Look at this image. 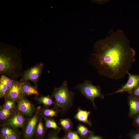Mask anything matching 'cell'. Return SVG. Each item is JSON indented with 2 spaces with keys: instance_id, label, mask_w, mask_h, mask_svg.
<instances>
[{
  "instance_id": "cell-11",
  "label": "cell",
  "mask_w": 139,
  "mask_h": 139,
  "mask_svg": "<svg viewBox=\"0 0 139 139\" xmlns=\"http://www.w3.org/2000/svg\"><path fill=\"white\" fill-rule=\"evenodd\" d=\"M25 124V119L23 116L18 113L12 116L8 120L7 124L13 128L23 127Z\"/></svg>"
},
{
  "instance_id": "cell-30",
  "label": "cell",
  "mask_w": 139,
  "mask_h": 139,
  "mask_svg": "<svg viewBox=\"0 0 139 139\" xmlns=\"http://www.w3.org/2000/svg\"><path fill=\"white\" fill-rule=\"evenodd\" d=\"M134 119V122L138 127H139V112L137 114Z\"/></svg>"
},
{
  "instance_id": "cell-9",
  "label": "cell",
  "mask_w": 139,
  "mask_h": 139,
  "mask_svg": "<svg viewBox=\"0 0 139 139\" xmlns=\"http://www.w3.org/2000/svg\"><path fill=\"white\" fill-rule=\"evenodd\" d=\"M38 118V112H36L28 121L24 132V136L26 138L30 139L33 136Z\"/></svg>"
},
{
  "instance_id": "cell-1",
  "label": "cell",
  "mask_w": 139,
  "mask_h": 139,
  "mask_svg": "<svg viewBox=\"0 0 139 139\" xmlns=\"http://www.w3.org/2000/svg\"><path fill=\"white\" fill-rule=\"evenodd\" d=\"M135 54L123 31L118 30L95 42L91 61L100 75L119 80L129 72Z\"/></svg>"
},
{
  "instance_id": "cell-17",
  "label": "cell",
  "mask_w": 139,
  "mask_h": 139,
  "mask_svg": "<svg viewBox=\"0 0 139 139\" xmlns=\"http://www.w3.org/2000/svg\"><path fill=\"white\" fill-rule=\"evenodd\" d=\"M59 124L65 132L72 130L73 128V125L72 121L69 118L61 119Z\"/></svg>"
},
{
  "instance_id": "cell-8",
  "label": "cell",
  "mask_w": 139,
  "mask_h": 139,
  "mask_svg": "<svg viewBox=\"0 0 139 139\" xmlns=\"http://www.w3.org/2000/svg\"><path fill=\"white\" fill-rule=\"evenodd\" d=\"M18 109L26 116H30L33 112L34 108L31 103L23 97L18 101Z\"/></svg>"
},
{
  "instance_id": "cell-4",
  "label": "cell",
  "mask_w": 139,
  "mask_h": 139,
  "mask_svg": "<svg viewBox=\"0 0 139 139\" xmlns=\"http://www.w3.org/2000/svg\"><path fill=\"white\" fill-rule=\"evenodd\" d=\"M74 88L79 90L86 98L91 101L95 108L96 106L94 102V99L97 98L103 99L104 98V95L101 93L100 86L94 85L89 80H85L83 83L77 84Z\"/></svg>"
},
{
  "instance_id": "cell-5",
  "label": "cell",
  "mask_w": 139,
  "mask_h": 139,
  "mask_svg": "<svg viewBox=\"0 0 139 139\" xmlns=\"http://www.w3.org/2000/svg\"><path fill=\"white\" fill-rule=\"evenodd\" d=\"M44 67L43 64L40 63L27 69L22 74L21 81L29 80L37 84Z\"/></svg>"
},
{
  "instance_id": "cell-32",
  "label": "cell",
  "mask_w": 139,
  "mask_h": 139,
  "mask_svg": "<svg viewBox=\"0 0 139 139\" xmlns=\"http://www.w3.org/2000/svg\"><path fill=\"white\" fill-rule=\"evenodd\" d=\"M63 137V139H67L64 136V137Z\"/></svg>"
},
{
  "instance_id": "cell-18",
  "label": "cell",
  "mask_w": 139,
  "mask_h": 139,
  "mask_svg": "<svg viewBox=\"0 0 139 139\" xmlns=\"http://www.w3.org/2000/svg\"><path fill=\"white\" fill-rule=\"evenodd\" d=\"M36 99L38 101L46 106H50L55 104L54 101L49 95L41 97Z\"/></svg>"
},
{
  "instance_id": "cell-14",
  "label": "cell",
  "mask_w": 139,
  "mask_h": 139,
  "mask_svg": "<svg viewBox=\"0 0 139 139\" xmlns=\"http://www.w3.org/2000/svg\"><path fill=\"white\" fill-rule=\"evenodd\" d=\"M15 129L6 126L3 127L1 130V139L6 138L12 135H18V132Z\"/></svg>"
},
{
  "instance_id": "cell-16",
  "label": "cell",
  "mask_w": 139,
  "mask_h": 139,
  "mask_svg": "<svg viewBox=\"0 0 139 139\" xmlns=\"http://www.w3.org/2000/svg\"><path fill=\"white\" fill-rule=\"evenodd\" d=\"M44 119L46 128L53 129L56 133L59 132L61 129V128L58 125L54 120L47 117H44Z\"/></svg>"
},
{
  "instance_id": "cell-3",
  "label": "cell",
  "mask_w": 139,
  "mask_h": 139,
  "mask_svg": "<svg viewBox=\"0 0 139 139\" xmlns=\"http://www.w3.org/2000/svg\"><path fill=\"white\" fill-rule=\"evenodd\" d=\"M52 95L55 99V106L61 108L63 113L67 111L73 105L75 93L69 89L66 81L59 87L54 88Z\"/></svg>"
},
{
  "instance_id": "cell-6",
  "label": "cell",
  "mask_w": 139,
  "mask_h": 139,
  "mask_svg": "<svg viewBox=\"0 0 139 139\" xmlns=\"http://www.w3.org/2000/svg\"><path fill=\"white\" fill-rule=\"evenodd\" d=\"M128 80L127 82L122 85L121 87L116 91L108 95H111L118 93H123L127 92L130 95L132 90L139 84V74H133L128 72Z\"/></svg>"
},
{
  "instance_id": "cell-20",
  "label": "cell",
  "mask_w": 139,
  "mask_h": 139,
  "mask_svg": "<svg viewBox=\"0 0 139 139\" xmlns=\"http://www.w3.org/2000/svg\"><path fill=\"white\" fill-rule=\"evenodd\" d=\"M14 81L4 75H1L0 78V83L7 86L8 89L12 85Z\"/></svg>"
},
{
  "instance_id": "cell-12",
  "label": "cell",
  "mask_w": 139,
  "mask_h": 139,
  "mask_svg": "<svg viewBox=\"0 0 139 139\" xmlns=\"http://www.w3.org/2000/svg\"><path fill=\"white\" fill-rule=\"evenodd\" d=\"M90 113V111L83 110L80 108H78L77 112L74 118L79 121L84 123L90 126H91L92 122L88 119V116Z\"/></svg>"
},
{
  "instance_id": "cell-28",
  "label": "cell",
  "mask_w": 139,
  "mask_h": 139,
  "mask_svg": "<svg viewBox=\"0 0 139 139\" xmlns=\"http://www.w3.org/2000/svg\"><path fill=\"white\" fill-rule=\"evenodd\" d=\"M86 139H104V138L101 136L94 135L93 133L90 134Z\"/></svg>"
},
{
  "instance_id": "cell-29",
  "label": "cell",
  "mask_w": 139,
  "mask_h": 139,
  "mask_svg": "<svg viewBox=\"0 0 139 139\" xmlns=\"http://www.w3.org/2000/svg\"><path fill=\"white\" fill-rule=\"evenodd\" d=\"M47 139H63V137L60 138L57 135V133H51L48 135Z\"/></svg>"
},
{
  "instance_id": "cell-21",
  "label": "cell",
  "mask_w": 139,
  "mask_h": 139,
  "mask_svg": "<svg viewBox=\"0 0 139 139\" xmlns=\"http://www.w3.org/2000/svg\"><path fill=\"white\" fill-rule=\"evenodd\" d=\"M42 113L43 115L47 118L57 116L58 111L53 109L46 108L43 110Z\"/></svg>"
},
{
  "instance_id": "cell-19",
  "label": "cell",
  "mask_w": 139,
  "mask_h": 139,
  "mask_svg": "<svg viewBox=\"0 0 139 139\" xmlns=\"http://www.w3.org/2000/svg\"><path fill=\"white\" fill-rule=\"evenodd\" d=\"M13 113L12 110L7 109L3 106H1L0 108V119L1 120L7 119L13 115Z\"/></svg>"
},
{
  "instance_id": "cell-15",
  "label": "cell",
  "mask_w": 139,
  "mask_h": 139,
  "mask_svg": "<svg viewBox=\"0 0 139 139\" xmlns=\"http://www.w3.org/2000/svg\"><path fill=\"white\" fill-rule=\"evenodd\" d=\"M77 132L82 139H86L90 134L93 132L90 131L84 125L79 124L77 127Z\"/></svg>"
},
{
  "instance_id": "cell-24",
  "label": "cell",
  "mask_w": 139,
  "mask_h": 139,
  "mask_svg": "<svg viewBox=\"0 0 139 139\" xmlns=\"http://www.w3.org/2000/svg\"><path fill=\"white\" fill-rule=\"evenodd\" d=\"M3 106L6 109H7L12 110L15 106L14 101L6 99Z\"/></svg>"
},
{
  "instance_id": "cell-26",
  "label": "cell",
  "mask_w": 139,
  "mask_h": 139,
  "mask_svg": "<svg viewBox=\"0 0 139 139\" xmlns=\"http://www.w3.org/2000/svg\"><path fill=\"white\" fill-rule=\"evenodd\" d=\"M130 95L139 99V84L132 90Z\"/></svg>"
},
{
  "instance_id": "cell-25",
  "label": "cell",
  "mask_w": 139,
  "mask_h": 139,
  "mask_svg": "<svg viewBox=\"0 0 139 139\" xmlns=\"http://www.w3.org/2000/svg\"><path fill=\"white\" fill-rule=\"evenodd\" d=\"M8 89V88L6 85L0 83V97L5 96Z\"/></svg>"
},
{
  "instance_id": "cell-7",
  "label": "cell",
  "mask_w": 139,
  "mask_h": 139,
  "mask_svg": "<svg viewBox=\"0 0 139 139\" xmlns=\"http://www.w3.org/2000/svg\"><path fill=\"white\" fill-rule=\"evenodd\" d=\"M22 82L14 80L12 85L8 89L5 97L6 99L19 101L23 97Z\"/></svg>"
},
{
  "instance_id": "cell-31",
  "label": "cell",
  "mask_w": 139,
  "mask_h": 139,
  "mask_svg": "<svg viewBox=\"0 0 139 139\" xmlns=\"http://www.w3.org/2000/svg\"><path fill=\"white\" fill-rule=\"evenodd\" d=\"M3 139H19L18 135H12Z\"/></svg>"
},
{
  "instance_id": "cell-10",
  "label": "cell",
  "mask_w": 139,
  "mask_h": 139,
  "mask_svg": "<svg viewBox=\"0 0 139 139\" xmlns=\"http://www.w3.org/2000/svg\"><path fill=\"white\" fill-rule=\"evenodd\" d=\"M127 103L129 107L128 115L134 116L139 112V99L130 95L128 96Z\"/></svg>"
},
{
  "instance_id": "cell-13",
  "label": "cell",
  "mask_w": 139,
  "mask_h": 139,
  "mask_svg": "<svg viewBox=\"0 0 139 139\" xmlns=\"http://www.w3.org/2000/svg\"><path fill=\"white\" fill-rule=\"evenodd\" d=\"M26 81H21L24 94L27 95L31 94L38 95L39 92L36 88Z\"/></svg>"
},
{
  "instance_id": "cell-27",
  "label": "cell",
  "mask_w": 139,
  "mask_h": 139,
  "mask_svg": "<svg viewBox=\"0 0 139 139\" xmlns=\"http://www.w3.org/2000/svg\"><path fill=\"white\" fill-rule=\"evenodd\" d=\"M129 136L131 139H139V132H131L129 134Z\"/></svg>"
},
{
  "instance_id": "cell-2",
  "label": "cell",
  "mask_w": 139,
  "mask_h": 139,
  "mask_svg": "<svg viewBox=\"0 0 139 139\" xmlns=\"http://www.w3.org/2000/svg\"><path fill=\"white\" fill-rule=\"evenodd\" d=\"M21 50L11 45L0 43V74L16 80L22 74Z\"/></svg>"
},
{
  "instance_id": "cell-23",
  "label": "cell",
  "mask_w": 139,
  "mask_h": 139,
  "mask_svg": "<svg viewBox=\"0 0 139 139\" xmlns=\"http://www.w3.org/2000/svg\"><path fill=\"white\" fill-rule=\"evenodd\" d=\"M37 135L40 136H42L44 134L45 131L42 122L40 121L37 125L36 129Z\"/></svg>"
},
{
  "instance_id": "cell-22",
  "label": "cell",
  "mask_w": 139,
  "mask_h": 139,
  "mask_svg": "<svg viewBox=\"0 0 139 139\" xmlns=\"http://www.w3.org/2000/svg\"><path fill=\"white\" fill-rule=\"evenodd\" d=\"M65 132L64 136L67 139H82L77 132L72 130Z\"/></svg>"
}]
</instances>
